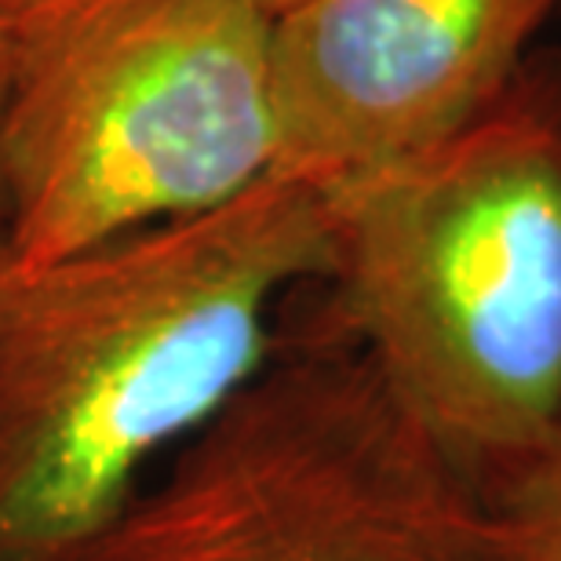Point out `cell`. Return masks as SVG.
I'll use <instances>...</instances> for the list:
<instances>
[{
    "mask_svg": "<svg viewBox=\"0 0 561 561\" xmlns=\"http://www.w3.org/2000/svg\"><path fill=\"white\" fill-rule=\"evenodd\" d=\"M260 4H263L266 11H274V15H280V11L291 8V4H296V0H260Z\"/></svg>",
    "mask_w": 561,
    "mask_h": 561,
    "instance_id": "8",
    "label": "cell"
},
{
    "mask_svg": "<svg viewBox=\"0 0 561 561\" xmlns=\"http://www.w3.org/2000/svg\"><path fill=\"white\" fill-rule=\"evenodd\" d=\"M485 500L496 561H561V426Z\"/></svg>",
    "mask_w": 561,
    "mask_h": 561,
    "instance_id": "6",
    "label": "cell"
},
{
    "mask_svg": "<svg viewBox=\"0 0 561 561\" xmlns=\"http://www.w3.org/2000/svg\"><path fill=\"white\" fill-rule=\"evenodd\" d=\"M332 194L274 175L194 219L0 260V561H70L252 383L329 271Z\"/></svg>",
    "mask_w": 561,
    "mask_h": 561,
    "instance_id": "1",
    "label": "cell"
},
{
    "mask_svg": "<svg viewBox=\"0 0 561 561\" xmlns=\"http://www.w3.org/2000/svg\"><path fill=\"white\" fill-rule=\"evenodd\" d=\"M302 318L357 346L489 492L561 426V55L448 142L332 186Z\"/></svg>",
    "mask_w": 561,
    "mask_h": 561,
    "instance_id": "2",
    "label": "cell"
},
{
    "mask_svg": "<svg viewBox=\"0 0 561 561\" xmlns=\"http://www.w3.org/2000/svg\"><path fill=\"white\" fill-rule=\"evenodd\" d=\"M561 0H296L274 15L280 175L324 190L485 117Z\"/></svg>",
    "mask_w": 561,
    "mask_h": 561,
    "instance_id": "5",
    "label": "cell"
},
{
    "mask_svg": "<svg viewBox=\"0 0 561 561\" xmlns=\"http://www.w3.org/2000/svg\"><path fill=\"white\" fill-rule=\"evenodd\" d=\"M280 175L260 0H51L0 117V260L216 211Z\"/></svg>",
    "mask_w": 561,
    "mask_h": 561,
    "instance_id": "3",
    "label": "cell"
},
{
    "mask_svg": "<svg viewBox=\"0 0 561 561\" xmlns=\"http://www.w3.org/2000/svg\"><path fill=\"white\" fill-rule=\"evenodd\" d=\"M70 561H496L485 492L307 318Z\"/></svg>",
    "mask_w": 561,
    "mask_h": 561,
    "instance_id": "4",
    "label": "cell"
},
{
    "mask_svg": "<svg viewBox=\"0 0 561 561\" xmlns=\"http://www.w3.org/2000/svg\"><path fill=\"white\" fill-rule=\"evenodd\" d=\"M51 0H0V117H4V103L15 81L22 48H26L33 26L44 15Z\"/></svg>",
    "mask_w": 561,
    "mask_h": 561,
    "instance_id": "7",
    "label": "cell"
}]
</instances>
